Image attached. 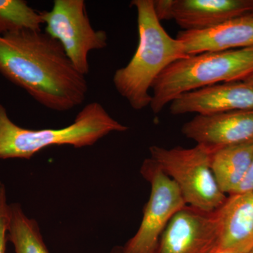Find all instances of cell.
Instances as JSON below:
<instances>
[{
	"label": "cell",
	"instance_id": "6da1fadb",
	"mask_svg": "<svg viewBox=\"0 0 253 253\" xmlns=\"http://www.w3.org/2000/svg\"><path fill=\"white\" fill-rule=\"evenodd\" d=\"M0 73L52 111H71L87 94L85 76L73 66L59 42L42 31L0 36Z\"/></svg>",
	"mask_w": 253,
	"mask_h": 253
},
{
	"label": "cell",
	"instance_id": "4fadbf2b",
	"mask_svg": "<svg viewBox=\"0 0 253 253\" xmlns=\"http://www.w3.org/2000/svg\"><path fill=\"white\" fill-rule=\"evenodd\" d=\"M220 250L249 253L253 249V192L229 195L217 211Z\"/></svg>",
	"mask_w": 253,
	"mask_h": 253
},
{
	"label": "cell",
	"instance_id": "603a6c76",
	"mask_svg": "<svg viewBox=\"0 0 253 253\" xmlns=\"http://www.w3.org/2000/svg\"><path fill=\"white\" fill-rule=\"evenodd\" d=\"M249 16H253V14H251V15H249Z\"/></svg>",
	"mask_w": 253,
	"mask_h": 253
},
{
	"label": "cell",
	"instance_id": "3957f363",
	"mask_svg": "<svg viewBox=\"0 0 253 253\" xmlns=\"http://www.w3.org/2000/svg\"><path fill=\"white\" fill-rule=\"evenodd\" d=\"M128 126L111 117L98 102L86 104L72 124L60 129H30L15 124L0 104V159L29 160L53 146L76 149L96 144L112 132H123Z\"/></svg>",
	"mask_w": 253,
	"mask_h": 253
},
{
	"label": "cell",
	"instance_id": "9a60e30c",
	"mask_svg": "<svg viewBox=\"0 0 253 253\" xmlns=\"http://www.w3.org/2000/svg\"><path fill=\"white\" fill-rule=\"evenodd\" d=\"M8 241L15 253H49L36 219L28 217L19 204H10Z\"/></svg>",
	"mask_w": 253,
	"mask_h": 253
},
{
	"label": "cell",
	"instance_id": "8fae6325",
	"mask_svg": "<svg viewBox=\"0 0 253 253\" xmlns=\"http://www.w3.org/2000/svg\"><path fill=\"white\" fill-rule=\"evenodd\" d=\"M176 38L182 43L186 56L250 47L253 46V17L233 18L204 31H180Z\"/></svg>",
	"mask_w": 253,
	"mask_h": 253
},
{
	"label": "cell",
	"instance_id": "30bf717a",
	"mask_svg": "<svg viewBox=\"0 0 253 253\" xmlns=\"http://www.w3.org/2000/svg\"><path fill=\"white\" fill-rule=\"evenodd\" d=\"M181 133L211 152L253 141V109L197 115L182 126Z\"/></svg>",
	"mask_w": 253,
	"mask_h": 253
},
{
	"label": "cell",
	"instance_id": "ac0fdd59",
	"mask_svg": "<svg viewBox=\"0 0 253 253\" xmlns=\"http://www.w3.org/2000/svg\"><path fill=\"white\" fill-rule=\"evenodd\" d=\"M156 18L161 21L174 20V0H153Z\"/></svg>",
	"mask_w": 253,
	"mask_h": 253
},
{
	"label": "cell",
	"instance_id": "7a4b0ae2",
	"mask_svg": "<svg viewBox=\"0 0 253 253\" xmlns=\"http://www.w3.org/2000/svg\"><path fill=\"white\" fill-rule=\"evenodd\" d=\"M137 11L139 42L129 62L114 73L113 83L131 108L141 111L150 106V89L169 65L187 57L184 46L163 28L155 14L153 0H133Z\"/></svg>",
	"mask_w": 253,
	"mask_h": 253
},
{
	"label": "cell",
	"instance_id": "2e32d148",
	"mask_svg": "<svg viewBox=\"0 0 253 253\" xmlns=\"http://www.w3.org/2000/svg\"><path fill=\"white\" fill-rule=\"evenodd\" d=\"M42 13L23 0H0V36L21 31H41Z\"/></svg>",
	"mask_w": 253,
	"mask_h": 253
},
{
	"label": "cell",
	"instance_id": "d6986e66",
	"mask_svg": "<svg viewBox=\"0 0 253 253\" xmlns=\"http://www.w3.org/2000/svg\"><path fill=\"white\" fill-rule=\"evenodd\" d=\"M246 192H253V158L244 180L233 194Z\"/></svg>",
	"mask_w": 253,
	"mask_h": 253
},
{
	"label": "cell",
	"instance_id": "8992f818",
	"mask_svg": "<svg viewBox=\"0 0 253 253\" xmlns=\"http://www.w3.org/2000/svg\"><path fill=\"white\" fill-rule=\"evenodd\" d=\"M45 33L56 40L78 72H89L88 54L108 45L107 33L95 30L86 11L84 0H54L52 9L42 11Z\"/></svg>",
	"mask_w": 253,
	"mask_h": 253
},
{
	"label": "cell",
	"instance_id": "44dd1931",
	"mask_svg": "<svg viewBox=\"0 0 253 253\" xmlns=\"http://www.w3.org/2000/svg\"><path fill=\"white\" fill-rule=\"evenodd\" d=\"M218 253H240L235 251H227V250H220Z\"/></svg>",
	"mask_w": 253,
	"mask_h": 253
},
{
	"label": "cell",
	"instance_id": "277c9868",
	"mask_svg": "<svg viewBox=\"0 0 253 253\" xmlns=\"http://www.w3.org/2000/svg\"><path fill=\"white\" fill-rule=\"evenodd\" d=\"M253 76V46L189 56L172 63L158 76L151 88L149 106L158 114L184 93Z\"/></svg>",
	"mask_w": 253,
	"mask_h": 253
},
{
	"label": "cell",
	"instance_id": "52a82bcc",
	"mask_svg": "<svg viewBox=\"0 0 253 253\" xmlns=\"http://www.w3.org/2000/svg\"><path fill=\"white\" fill-rule=\"evenodd\" d=\"M140 172L151 186V194L139 229L123 246L124 253H156L168 223L186 206L175 183L151 158L143 162Z\"/></svg>",
	"mask_w": 253,
	"mask_h": 253
},
{
	"label": "cell",
	"instance_id": "7402d4cb",
	"mask_svg": "<svg viewBox=\"0 0 253 253\" xmlns=\"http://www.w3.org/2000/svg\"><path fill=\"white\" fill-rule=\"evenodd\" d=\"M249 253H253V249L252 250V251H250Z\"/></svg>",
	"mask_w": 253,
	"mask_h": 253
},
{
	"label": "cell",
	"instance_id": "ffe728a7",
	"mask_svg": "<svg viewBox=\"0 0 253 253\" xmlns=\"http://www.w3.org/2000/svg\"><path fill=\"white\" fill-rule=\"evenodd\" d=\"M109 253H124V251H123V247H121V246H116L110 251Z\"/></svg>",
	"mask_w": 253,
	"mask_h": 253
},
{
	"label": "cell",
	"instance_id": "5b68a950",
	"mask_svg": "<svg viewBox=\"0 0 253 253\" xmlns=\"http://www.w3.org/2000/svg\"><path fill=\"white\" fill-rule=\"evenodd\" d=\"M151 159L179 188L187 206L205 212L217 211L227 196L219 189L211 167V151L196 144L189 149L149 148Z\"/></svg>",
	"mask_w": 253,
	"mask_h": 253
},
{
	"label": "cell",
	"instance_id": "7c38bea8",
	"mask_svg": "<svg viewBox=\"0 0 253 253\" xmlns=\"http://www.w3.org/2000/svg\"><path fill=\"white\" fill-rule=\"evenodd\" d=\"M253 13V0H174V21L183 31H204Z\"/></svg>",
	"mask_w": 253,
	"mask_h": 253
},
{
	"label": "cell",
	"instance_id": "ba28073f",
	"mask_svg": "<svg viewBox=\"0 0 253 253\" xmlns=\"http://www.w3.org/2000/svg\"><path fill=\"white\" fill-rule=\"evenodd\" d=\"M219 251L216 211L205 212L186 205L168 223L156 253H218Z\"/></svg>",
	"mask_w": 253,
	"mask_h": 253
},
{
	"label": "cell",
	"instance_id": "9c48e42d",
	"mask_svg": "<svg viewBox=\"0 0 253 253\" xmlns=\"http://www.w3.org/2000/svg\"><path fill=\"white\" fill-rule=\"evenodd\" d=\"M253 109V76L189 91L177 96L169 106L174 116L215 114Z\"/></svg>",
	"mask_w": 253,
	"mask_h": 253
},
{
	"label": "cell",
	"instance_id": "5bb4252c",
	"mask_svg": "<svg viewBox=\"0 0 253 253\" xmlns=\"http://www.w3.org/2000/svg\"><path fill=\"white\" fill-rule=\"evenodd\" d=\"M253 158V141L224 146L211 153V169L224 194L235 192L244 180Z\"/></svg>",
	"mask_w": 253,
	"mask_h": 253
},
{
	"label": "cell",
	"instance_id": "e0dca14e",
	"mask_svg": "<svg viewBox=\"0 0 253 253\" xmlns=\"http://www.w3.org/2000/svg\"><path fill=\"white\" fill-rule=\"evenodd\" d=\"M10 218V205L7 203L5 185L0 181V253H6Z\"/></svg>",
	"mask_w": 253,
	"mask_h": 253
}]
</instances>
